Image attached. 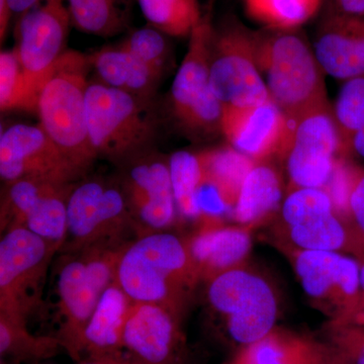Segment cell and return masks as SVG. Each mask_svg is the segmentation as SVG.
<instances>
[{
  "label": "cell",
  "instance_id": "74e56055",
  "mask_svg": "<svg viewBox=\"0 0 364 364\" xmlns=\"http://www.w3.org/2000/svg\"><path fill=\"white\" fill-rule=\"evenodd\" d=\"M349 212L355 218L358 226L364 232V176L358 179L352 191Z\"/></svg>",
  "mask_w": 364,
  "mask_h": 364
},
{
  "label": "cell",
  "instance_id": "e575fe53",
  "mask_svg": "<svg viewBox=\"0 0 364 364\" xmlns=\"http://www.w3.org/2000/svg\"><path fill=\"white\" fill-rule=\"evenodd\" d=\"M332 112L345 147L364 127V76L345 81Z\"/></svg>",
  "mask_w": 364,
  "mask_h": 364
},
{
  "label": "cell",
  "instance_id": "ee69618b",
  "mask_svg": "<svg viewBox=\"0 0 364 364\" xmlns=\"http://www.w3.org/2000/svg\"><path fill=\"white\" fill-rule=\"evenodd\" d=\"M360 287H363L364 291V267L360 269ZM363 318L364 320V310L363 314Z\"/></svg>",
  "mask_w": 364,
  "mask_h": 364
},
{
  "label": "cell",
  "instance_id": "30bf717a",
  "mask_svg": "<svg viewBox=\"0 0 364 364\" xmlns=\"http://www.w3.org/2000/svg\"><path fill=\"white\" fill-rule=\"evenodd\" d=\"M121 254L95 253L85 259L66 261L60 268L57 291L66 318L61 343L71 353L78 355L83 350L86 326L100 296L116 280Z\"/></svg>",
  "mask_w": 364,
  "mask_h": 364
},
{
  "label": "cell",
  "instance_id": "ffe728a7",
  "mask_svg": "<svg viewBox=\"0 0 364 364\" xmlns=\"http://www.w3.org/2000/svg\"><path fill=\"white\" fill-rule=\"evenodd\" d=\"M132 303L114 280L100 296L86 326L83 350L90 352V356L123 354L124 327Z\"/></svg>",
  "mask_w": 364,
  "mask_h": 364
},
{
  "label": "cell",
  "instance_id": "603a6c76",
  "mask_svg": "<svg viewBox=\"0 0 364 364\" xmlns=\"http://www.w3.org/2000/svg\"><path fill=\"white\" fill-rule=\"evenodd\" d=\"M231 364H323L317 347L296 335L273 329L242 347Z\"/></svg>",
  "mask_w": 364,
  "mask_h": 364
},
{
  "label": "cell",
  "instance_id": "836d02e7",
  "mask_svg": "<svg viewBox=\"0 0 364 364\" xmlns=\"http://www.w3.org/2000/svg\"><path fill=\"white\" fill-rule=\"evenodd\" d=\"M6 184L1 203V222L9 228L23 226L26 217L39 202L41 196L51 186H56V183L30 178Z\"/></svg>",
  "mask_w": 364,
  "mask_h": 364
},
{
  "label": "cell",
  "instance_id": "4fadbf2b",
  "mask_svg": "<svg viewBox=\"0 0 364 364\" xmlns=\"http://www.w3.org/2000/svg\"><path fill=\"white\" fill-rule=\"evenodd\" d=\"M67 219V235L76 246H85L116 233L132 215L121 184L91 179L72 188Z\"/></svg>",
  "mask_w": 364,
  "mask_h": 364
},
{
  "label": "cell",
  "instance_id": "5b68a950",
  "mask_svg": "<svg viewBox=\"0 0 364 364\" xmlns=\"http://www.w3.org/2000/svg\"><path fill=\"white\" fill-rule=\"evenodd\" d=\"M213 32L208 16L196 23L170 90L172 116L182 130L198 138L222 132L223 107L210 83Z\"/></svg>",
  "mask_w": 364,
  "mask_h": 364
},
{
  "label": "cell",
  "instance_id": "7c38bea8",
  "mask_svg": "<svg viewBox=\"0 0 364 364\" xmlns=\"http://www.w3.org/2000/svg\"><path fill=\"white\" fill-rule=\"evenodd\" d=\"M40 124H16L0 136V176L6 183L30 178L71 184L81 176Z\"/></svg>",
  "mask_w": 364,
  "mask_h": 364
},
{
  "label": "cell",
  "instance_id": "d590c367",
  "mask_svg": "<svg viewBox=\"0 0 364 364\" xmlns=\"http://www.w3.org/2000/svg\"><path fill=\"white\" fill-rule=\"evenodd\" d=\"M354 173L350 167L339 159L335 165L331 177L324 189L331 198L335 212L344 214L349 212V203L352 191L355 188L358 179L354 178Z\"/></svg>",
  "mask_w": 364,
  "mask_h": 364
},
{
  "label": "cell",
  "instance_id": "f35d334b",
  "mask_svg": "<svg viewBox=\"0 0 364 364\" xmlns=\"http://www.w3.org/2000/svg\"><path fill=\"white\" fill-rule=\"evenodd\" d=\"M79 364H145L134 360L124 354L114 356H90Z\"/></svg>",
  "mask_w": 364,
  "mask_h": 364
},
{
  "label": "cell",
  "instance_id": "52a82bcc",
  "mask_svg": "<svg viewBox=\"0 0 364 364\" xmlns=\"http://www.w3.org/2000/svg\"><path fill=\"white\" fill-rule=\"evenodd\" d=\"M210 83L223 109H244L270 100L256 63L254 32L236 21L214 28Z\"/></svg>",
  "mask_w": 364,
  "mask_h": 364
},
{
  "label": "cell",
  "instance_id": "1f68e13d",
  "mask_svg": "<svg viewBox=\"0 0 364 364\" xmlns=\"http://www.w3.org/2000/svg\"><path fill=\"white\" fill-rule=\"evenodd\" d=\"M37 98L33 95L16 53L0 54V109L2 112L25 109L37 111Z\"/></svg>",
  "mask_w": 364,
  "mask_h": 364
},
{
  "label": "cell",
  "instance_id": "8fae6325",
  "mask_svg": "<svg viewBox=\"0 0 364 364\" xmlns=\"http://www.w3.org/2000/svg\"><path fill=\"white\" fill-rule=\"evenodd\" d=\"M71 23L67 0H44L21 16L14 51L37 100L53 67L67 51Z\"/></svg>",
  "mask_w": 364,
  "mask_h": 364
},
{
  "label": "cell",
  "instance_id": "3957f363",
  "mask_svg": "<svg viewBox=\"0 0 364 364\" xmlns=\"http://www.w3.org/2000/svg\"><path fill=\"white\" fill-rule=\"evenodd\" d=\"M90 69L88 55L67 50L46 79L36 111L40 126L82 174L97 158L91 147L86 117Z\"/></svg>",
  "mask_w": 364,
  "mask_h": 364
},
{
  "label": "cell",
  "instance_id": "7a4b0ae2",
  "mask_svg": "<svg viewBox=\"0 0 364 364\" xmlns=\"http://www.w3.org/2000/svg\"><path fill=\"white\" fill-rule=\"evenodd\" d=\"M254 49L270 98L289 119L328 105L324 71L298 28L254 32Z\"/></svg>",
  "mask_w": 364,
  "mask_h": 364
},
{
  "label": "cell",
  "instance_id": "9a60e30c",
  "mask_svg": "<svg viewBox=\"0 0 364 364\" xmlns=\"http://www.w3.org/2000/svg\"><path fill=\"white\" fill-rule=\"evenodd\" d=\"M294 267L304 291L330 316L341 312L360 287L358 263L334 251L298 250Z\"/></svg>",
  "mask_w": 364,
  "mask_h": 364
},
{
  "label": "cell",
  "instance_id": "d4e9b609",
  "mask_svg": "<svg viewBox=\"0 0 364 364\" xmlns=\"http://www.w3.org/2000/svg\"><path fill=\"white\" fill-rule=\"evenodd\" d=\"M72 188L71 184L51 186L41 196L23 227L60 247L68 232L67 200Z\"/></svg>",
  "mask_w": 364,
  "mask_h": 364
},
{
  "label": "cell",
  "instance_id": "f1b7e54d",
  "mask_svg": "<svg viewBox=\"0 0 364 364\" xmlns=\"http://www.w3.org/2000/svg\"><path fill=\"white\" fill-rule=\"evenodd\" d=\"M150 26L171 37L191 35L200 21L198 0H136Z\"/></svg>",
  "mask_w": 364,
  "mask_h": 364
},
{
  "label": "cell",
  "instance_id": "ab89813d",
  "mask_svg": "<svg viewBox=\"0 0 364 364\" xmlns=\"http://www.w3.org/2000/svg\"><path fill=\"white\" fill-rule=\"evenodd\" d=\"M11 14L13 11L9 6V0H0V41L1 43L6 40Z\"/></svg>",
  "mask_w": 364,
  "mask_h": 364
},
{
  "label": "cell",
  "instance_id": "7bdbcfd3",
  "mask_svg": "<svg viewBox=\"0 0 364 364\" xmlns=\"http://www.w3.org/2000/svg\"><path fill=\"white\" fill-rule=\"evenodd\" d=\"M355 364H364V340L358 345L356 350Z\"/></svg>",
  "mask_w": 364,
  "mask_h": 364
},
{
  "label": "cell",
  "instance_id": "b9f144b4",
  "mask_svg": "<svg viewBox=\"0 0 364 364\" xmlns=\"http://www.w3.org/2000/svg\"><path fill=\"white\" fill-rule=\"evenodd\" d=\"M347 146H350L354 152L364 158V127L351 136Z\"/></svg>",
  "mask_w": 364,
  "mask_h": 364
},
{
  "label": "cell",
  "instance_id": "e0dca14e",
  "mask_svg": "<svg viewBox=\"0 0 364 364\" xmlns=\"http://www.w3.org/2000/svg\"><path fill=\"white\" fill-rule=\"evenodd\" d=\"M176 315L158 304L133 301L124 323L123 354L145 364H176Z\"/></svg>",
  "mask_w": 364,
  "mask_h": 364
},
{
  "label": "cell",
  "instance_id": "5bb4252c",
  "mask_svg": "<svg viewBox=\"0 0 364 364\" xmlns=\"http://www.w3.org/2000/svg\"><path fill=\"white\" fill-rule=\"evenodd\" d=\"M128 161L130 163L119 184L132 218L152 231L169 227L177 212L169 159L142 153Z\"/></svg>",
  "mask_w": 364,
  "mask_h": 364
},
{
  "label": "cell",
  "instance_id": "8992f818",
  "mask_svg": "<svg viewBox=\"0 0 364 364\" xmlns=\"http://www.w3.org/2000/svg\"><path fill=\"white\" fill-rule=\"evenodd\" d=\"M208 301L224 316L234 341L245 346L274 329L279 306L264 277L243 267L228 270L210 280Z\"/></svg>",
  "mask_w": 364,
  "mask_h": 364
},
{
  "label": "cell",
  "instance_id": "d6986e66",
  "mask_svg": "<svg viewBox=\"0 0 364 364\" xmlns=\"http://www.w3.org/2000/svg\"><path fill=\"white\" fill-rule=\"evenodd\" d=\"M188 246L200 279L210 280L228 270L243 267L252 246L250 227L207 223V227L193 236Z\"/></svg>",
  "mask_w": 364,
  "mask_h": 364
},
{
  "label": "cell",
  "instance_id": "ba28073f",
  "mask_svg": "<svg viewBox=\"0 0 364 364\" xmlns=\"http://www.w3.org/2000/svg\"><path fill=\"white\" fill-rule=\"evenodd\" d=\"M58 246L28 228H9L0 241V315L25 321L39 301L46 268Z\"/></svg>",
  "mask_w": 364,
  "mask_h": 364
},
{
  "label": "cell",
  "instance_id": "ac0fdd59",
  "mask_svg": "<svg viewBox=\"0 0 364 364\" xmlns=\"http://www.w3.org/2000/svg\"><path fill=\"white\" fill-rule=\"evenodd\" d=\"M314 53L322 70L332 77H363L364 20L328 13L316 33Z\"/></svg>",
  "mask_w": 364,
  "mask_h": 364
},
{
  "label": "cell",
  "instance_id": "6da1fadb",
  "mask_svg": "<svg viewBox=\"0 0 364 364\" xmlns=\"http://www.w3.org/2000/svg\"><path fill=\"white\" fill-rule=\"evenodd\" d=\"M198 279L188 243L163 232L139 238L117 263L116 282L132 301L158 304L176 314Z\"/></svg>",
  "mask_w": 364,
  "mask_h": 364
},
{
  "label": "cell",
  "instance_id": "83f0119b",
  "mask_svg": "<svg viewBox=\"0 0 364 364\" xmlns=\"http://www.w3.org/2000/svg\"><path fill=\"white\" fill-rule=\"evenodd\" d=\"M200 156L203 172L225 191L234 208L242 184L257 162L232 146L203 151Z\"/></svg>",
  "mask_w": 364,
  "mask_h": 364
},
{
  "label": "cell",
  "instance_id": "4dcf8cb0",
  "mask_svg": "<svg viewBox=\"0 0 364 364\" xmlns=\"http://www.w3.org/2000/svg\"><path fill=\"white\" fill-rule=\"evenodd\" d=\"M62 346L59 339L36 337L26 330L25 321L0 317V354L1 358L43 359L54 355Z\"/></svg>",
  "mask_w": 364,
  "mask_h": 364
},
{
  "label": "cell",
  "instance_id": "2e32d148",
  "mask_svg": "<svg viewBox=\"0 0 364 364\" xmlns=\"http://www.w3.org/2000/svg\"><path fill=\"white\" fill-rule=\"evenodd\" d=\"M289 130V117L272 98L254 107L223 109L222 133L234 149L256 162L280 154Z\"/></svg>",
  "mask_w": 364,
  "mask_h": 364
},
{
  "label": "cell",
  "instance_id": "9c48e42d",
  "mask_svg": "<svg viewBox=\"0 0 364 364\" xmlns=\"http://www.w3.org/2000/svg\"><path fill=\"white\" fill-rule=\"evenodd\" d=\"M343 148L329 105L294 119L279 154L293 188H324Z\"/></svg>",
  "mask_w": 364,
  "mask_h": 364
},
{
  "label": "cell",
  "instance_id": "277c9868",
  "mask_svg": "<svg viewBox=\"0 0 364 364\" xmlns=\"http://www.w3.org/2000/svg\"><path fill=\"white\" fill-rule=\"evenodd\" d=\"M151 105L100 81H91L86 91V117L97 157L128 161L143 153L156 131Z\"/></svg>",
  "mask_w": 364,
  "mask_h": 364
},
{
  "label": "cell",
  "instance_id": "44dd1931",
  "mask_svg": "<svg viewBox=\"0 0 364 364\" xmlns=\"http://www.w3.org/2000/svg\"><path fill=\"white\" fill-rule=\"evenodd\" d=\"M98 81L152 104L161 78L123 48H105L88 55Z\"/></svg>",
  "mask_w": 364,
  "mask_h": 364
},
{
  "label": "cell",
  "instance_id": "60d3db41",
  "mask_svg": "<svg viewBox=\"0 0 364 364\" xmlns=\"http://www.w3.org/2000/svg\"><path fill=\"white\" fill-rule=\"evenodd\" d=\"M41 1L42 0H9V4L13 14L23 16L26 11L38 6Z\"/></svg>",
  "mask_w": 364,
  "mask_h": 364
},
{
  "label": "cell",
  "instance_id": "8d00e7d4",
  "mask_svg": "<svg viewBox=\"0 0 364 364\" xmlns=\"http://www.w3.org/2000/svg\"><path fill=\"white\" fill-rule=\"evenodd\" d=\"M330 14L364 20V0H330Z\"/></svg>",
  "mask_w": 364,
  "mask_h": 364
},
{
  "label": "cell",
  "instance_id": "484cf974",
  "mask_svg": "<svg viewBox=\"0 0 364 364\" xmlns=\"http://www.w3.org/2000/svg\"><path fill=\"white\" fill-rule=\"evenodd\" d=\"M72 23L82 33L109 37L121 32L128 18V0H67Z\"/></svg>",
  "mask_w": 364,
  "mask_h": 364
},
{
  "label": "cell",
  "instance_id": "f546056e",
  "mask_svg": "<svg viewBox=\"0 0 364 364\" xmlns=\"http://www.w3.org/2000/svg\"><path fill=\"white\" fill-rule=\"evenodd\" d=\"M170 176L177 210L188 219H200L196 193L202 181L203 169L200 153L181 150L169 158Z\"/></svg>",
  "mask_w": 364,
  "mask_h": 364
},
{
  "label": "cell",
  "instance_id": "d6a6232c",
  "mask_svg": "<svg viewBox=\"0 0 364 364\" xmlns=\"http://www.w3.org/2000/svg\"><path fill=\"white\" fill-rule=\"evenodd\" d=\"M166 36L154 26H145L132 33L119 46L161 78L171 58Z\"/></svg>",
  "mask_w": 364,
  "mask_h": 364
},
{
  "label": "cell",
  "instance_id": "7402d4cb",
  "mask_svg": "<svg viewBox=\"0 0 364 364\" xmlns=\"http://www.w3.org/2000/svg\"><path fill=\"white\" fill-rule=\"evenodd\" d=\"M282 183L279 172L262 161L254 165L242 184L232 215L241 226L253 227L280 207Z\"/></svg>",
  "mask_w": 364,
  "mask_h": 364
},
{
  "label": "cell",
  "instance_id": "cb8c5ba5",
  "mask_svg": "<svg viewBox=\"0 0 364 364\" xmlns=\"http://www.w3.org/2000/svg\"><path fill=\"white\" fill-rule=\"evenodd\" d=\"M286 227L289 240L299 250L337 252L346 242V232L332 203L315 208Z\"/></svg>",
  "mask_w": 364,
  "mask_h": 364
},
{
  "label": "cell",
  "instance_id": "4316f807",
  "mask_svg": "<svg viewBox=\"0 0 364 364\" xmlns=\"http://www.w3.org/2000/svg\"><path fill=\"white\" fill-rule=\"evenodd\" d=\"M324 0H243L249 18L270 30H296L318 14Z\"/></svg>",
  "mask_w": 364,
  "mask_h": 364
}]
</instances>
